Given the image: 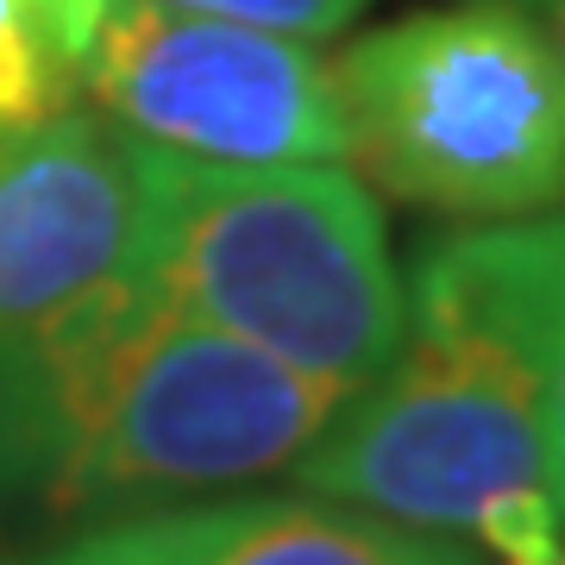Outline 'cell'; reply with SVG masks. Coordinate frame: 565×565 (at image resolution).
Instances as JSON below:
<instances>
[{
    "label": "cell",
    "instance_id": "obj_1",
    "mask_svg": "<svg viewBox=\"0 0 565 565\" xmlns=\"http://www.w3.org/2000/svg\"><path fill=\"white\" fill-rule=\"evenodd\" d=\"M345 408L126 270L32 340L0 345V503L120 522L296 471Z\"/></svg>",
    "mask_w": 565,
    "mask_h": 565
},
{
    "label": "cell",
    "instance_id": "obj_11",
    "mask_svg": "<svg viewBox=\"0 0 565 565\" xmlns=\"http://www.w3.org/2000/svg\"><path fill=\"white\" fill-rule=\"evenodd\" d=\"M13 565H158V559H151L120 522H95V527H76V534H63L57 546H44V553L13 559Z\"/></svg>",
    "mask_w": 565,
    "mask_h": 565
},
{
    "label": "cell",
    "instance_id": "obj_13",
    "mask_svg": "<svg viewBox=\"0 0 565 565\" xmlns=\"http://www.w3.org/2000/svg\"><path fill=\"white\" fill-rule=\"evenodd\" d=\"M553 565H565V546H559V559H553Z\"/></svg>",
    "mask_w": 565,
    "mask_h": 565
},
{
    "label": "cell",
    "instance_id": "obj_2",
    "mask_svg": "<svg viewBox=\"0 0 565 565\" xmlns=\"http://www.w3.org/2000/svg\"><path fill=\"white\" fill-rule=\"evenodd\" d=\"M403 289L408 327L390 371L345 396L289 478L308 497L465 541L497 503L553 497L546 214L427 239Z\"/></svg>",
    "mask_w": 565,
    "mask_h": 565
},
{
    "label": "cell",
    "instance_id": "obj_8",
    "mask_svg": "<svg viewBox=\"0 0 565 565\" xmlns=\"http://www.w3.org/2000/svg\"><path fill=\"white\" fill-rule=\"evenodd\" d=\"M107 0H0V132L82 107Z\"/></svg>",
    "mask_w": 565,
    "mask_h": 565
},
{
    "label": "cell",
    "instance_id": "obj_10",
    "mask_svg": "<svg viewBox=\"0 0 565 565\" xmlns=\"http://www.w3.org/2000/svg\"><path fill=\"white\" fill-rule=\"evenodd\" d=\"M553 233V302H546V440H553V497L565 515V202L546 207Z\"/></svg>",
    "mask_w": 565,
    "mask_h": 565
},
{
    "label": "cell",
    "instance_id": "obj_5",
    "mask_svg": "<svg viewBox=\"0 0 565 565\" xmlns=\"http://www.w3.org/2000/svg\"><path fill=\"white\" fill-rule=\"evenodd\" d=\"M82 102L126 139L207 163H345L333 57L264 25L207 20L163 0H107Z\"/></svg>",
    "mask_w": 565,
    "mask_h": 565
},
{
    "label": "cell",
    "instance_id": "obj_14",
    "mask_svg": "<svg viewBox=\"0 0 565 565\" xmlns=\"http://www.w3.org/2000/svg\"><path fill=\"white\" fill-rule=\"evenodd\" d=\"M0 565H13V559H7V553H0Z\"/></svg>",
    "mask_w": 565,
    "mask_h": 565
},
{
    "label": "cell",
    "instance_id": "obj_6",
    "mask_svg": "<svg viewBox=\"0 0 565 565\" xmlns=\"http://www.w3.org/2000/svg\"><path fill=\"white\" fill-rule=\"evenodd\" d=\"M132 139L95 107L0 132V345L32 340L132 270Z\"/></svg>",
    "mask_w": 565,
    "mask_h": 565
},
{
    "label": "cell",
    "instance_id": "obj_12",
    "mask_svg": "<svg viewBox=\"0 0 565 565\" xmlns=\"http://www.w3.org/2000/svg\"><path fill=\"white\" fill-rule=\"evenodd\" d=\"M503 7L527 13V20H534V25L546 32V39H553V51L565 57V0H503Z\"/></svg>",
    "mask_w": 565,
    "mask_h": 565
},
{
    "label": "cell",
    "instance_id": "obj_7",
    "mask_svg": "<svg viewBox=\"0 0 565 565\" xmlns=\"http://www.w3.org/2000/svg\"><path fill=\"white\" fill-rule=\"evenodd\" d=\"M158 565H484L446 534L384 522L327 497H226L120 515Z\"/></svg>",
    "mask_w": 565,
    "mask_h": 565
},
{
    "label": "cell",
    "instance_id": "obj_4",
    "mask_svg": "<svg viewBox=\"0 0 565 565\" xmlns=\"http://www.w3.org/2000/svg\"><path fill=\"white\" fill-rule=\"evenodd\" d=\"M352 163L440 221H527L565 202V57L503 0L422 7L333 57Z\"/></svg>",
    "mask_w": 565,
    "mask_h": 565
},
{
    "label": "cell",
    "instance_id": "obj_3",
    "mask_svg": "<svg viewBox=\"0 0 565 565\" xmlns=\"http://www.w3.org/2000/svg\"><path fill=\"white\" fill-rule=\"evenodd\" d=\"M132 270L170 302L340 396L390 371L408 289L345 163H207L132 139Z\"/></svg>",
    "mask_w": 565,
    "mask_h": 565
},
{
    "label": "cell",
    "instance_id": "obj_9",
    "mask_svg": "<svg viewBox=\"0 0 565 565\" xmlns=\"http://www.w3.org/2000/svg\"><path fill=\"white\" fill-rule=\"evenodd\" d=\"M182 13H207V20H239V25H264L282 39H333L359 20L371 0H163Z\"/></svg>",
    "mask_w": 565,
    "mask_h": 565
}]
</instances>
